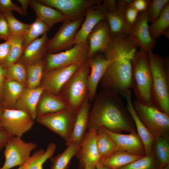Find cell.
Returning <instances> with one entry per match:
<instances>
[{"mask_svg": "<svg viewBox=\"0 0 169 169\" xmlns=\"http://www.w3.org/2000/svg\"><path fill=\"white\" fill-rule=\"evenodd\" d=\"M137 46L128 35L111 36L109 45L103 52L110 61L100 81L104 90L122 95L132 89V61Z\"/></svg>", "mask_w": 169, "mask_h": 169, "instance_id": "cell-1", "label": "cell"}, {"mask_svg": "<svg viewBox=\"0 0 169 169\" xmlns=\"http://www.w3.org/2000/svg\"><path fill=\"white\" fill-rule=\"evenodd\" d=\"M102 126L115 133L136 132L133 120L119 95L104 90L90 112L88 129L96 130Z\"/></svg>", "mask_w": 169, "mask_h": 169, "instance_id": "cell-2", "label": "cell"}, {"mask_svg": "<svg viewBox=\"0 0 169 169\" xmlns=\"http://www.w3.org/2000/svg\"><path fill=\"white\" fill-rule=\"evenodd\" d=\"M152 75L153 105L169 116V62L152 52L148 53Z\"/></svg>", "mask_w": 169, "mask_h": 169, "instance_id": "cell-3", "label": "cell"}, {"mask_svg": "<svg viewBox=\"0 0 169 169\" xmlns=\"http://www.w3.org/2000/svg\"><path fill=\"white\" fill-rule=\"evenodd\" d=\"M132 89L136 99L144 105H153L148 54L140 49L137 51L132 59Z\"/></svg>", "mask_w": 169, "mask_h": 169, "instance_id": "cell-4", "label": "cell"}, {"mask_svg": "<svg viewBox=\"0 0 169 169\" xmlns=\"http://www.w3.org/2000/svg\"><path fill=\"white\" fill-rule=\"evenodd\" d=\"M90 71L88 59L81 64L61 89L59 95L69 108L78 111L88 96L87 79Z\"/></svg>", "mask_w": 169, "mask_h": 169, "instance_id": "cell-5", "label": "cell"}, {"mask_svg": "<svg viewBox=\"0 0 169 169\" xmlns=\"http://www.w3.org/2000/svg\"><path fill=\"white\" fill-rule=\"evenodd\" d=\"M132 103L137 116L149 132L155 137H163L169 140V116L154 105H144L136 99Z\"/></svg>", "mask_w": 169, "mask_h": 169, "instance_id": "cell-6", "label": "cell"}, {"mask_svg": "<svg viewBox=\"0 0 169 169\" xmlns=\"http://www.w3.org/2000/svg\"><path fill=\"white\" fill-rule=\"evenodd\" d=\"M89 45L88 41L84 44H74L71 48L56 54L48 52L44 60V73L73 64H81L88 59Z\"/></svg>", "mask_w": 169, "mask_h": 169, "instance_id": "cell-7", "label": "cell"}, {"mask_svg": "<svg viewBox=\"0 0 169 169\" xmlns=\"http://www.w3.org/2000/svg\"><path fill=\"white\" fill-rule=\"evenodd\" d=\"M78 111L69 108L37 116V122L67 141L74 128Z\"/></svg>", "mask_w": 169, "mask_h": 169, "instance_id": "cell-8", "label": "cell"}, {"mask_svg": "<svg viewBox=\"0 0 169 169\" xmlns=\"http://www.w3.org/2000/svg\"><path fill=\"white\" fill-rule=\"evenodd\" d=\"M37 146V144L33 142H26L21 137L13 136L4 147L5 161L0 169H10L23 165L29 159L31 152Z\"/></svg>", "mask_w": 169, "mask_h": 169, "instance_id": "cell-9", "label": "cell"}, {"mask_svg": "<svg viewBox=\"0 0 169 169\" xmlns=\"http://www.w3.org/2000/svg\"><path fill=\"white\" fill-rule=\"evenodd\" d=\"M84 20V17H82L64 21L54 37L50 39L48 52L56 54L72 47L75 35Z\"/></svg>", "mask_w": 169, "mask_h": 169, "instance_id": "cell-10", "label": "cell"}, {"mask_svg": "<svg viewBox=\"0 0 169 169\" xmlns=\"http://www.w3.org/2000/svg\"><path fill=\"white\" fill-rule=\"evenodd\" d=\"M34 120L24 111L3 108L0 124L12 136L21 137L23 134L32 129Z\"/></svg>", "mask_w": 169, "mask_h": 169, "instance_id": "cell-11", "label": "cell"}, {"mask_svg": "<svg viewBox=\"0 0 169 169\" xmlns=\"http://www.w3.org/2000/svg\"><path fill=\"white\" fill-rule=\"evenodd\" d=\"M42 4L61 12L66 20L75 19L85 16L88 8L95 5L97 0H38Z\"/></svg>", "mask_w": 169, "mask_h": 169, "instance_id": "cell-12", "label": "cell"}, {"mask_svg": "<svg viewBox=\"0 0 169 169\" xmlns=\"http://www.w3.org/2000/svg\"><path fill=\"white\" fill-rule=\"evenodd\" d=\"M81 64L76 63L44 73L41 85L44 87V90L54 95H59L63 86Z\"/></svg>", "mask_w": 169, "mask_h": 169, "instance_id": "cell-13", "label": "cell"}, {"mask_svg": "<svg viewBox=\"0 0 169 169\" xmlns=\"http://www.w3.org/2000/svg\"><path fill=\"white\" fill-rule=\"evenodd\" d=\"M146 11L139 13L129 36L140 50L148 54L152 52L156 41L150 35Z\"/></svg>", "mask_w": 169, "mask_h": 169, "instance_id": "cell-14", "label": "cell"}, {"mask_svg": "<svg viewBox=\"0 0 169 169\" xmlns=\"http://www.w3.org/2000/svg\"><path fill=\"white\" fill-rule=\"evenodd\" d=\"M90 71L88 77V97L90 102L96 96L99 82L106 72L110 61L104 56L97 54L88 59Z\"/></svg>", "mask_w": 169, "mask_h": 169, "instance_id": "cell-15", "label": "cell"}, {"mask_svg": "<svg viewBox=\"0 0 169 169\" xmlns=\"http://www.w3.org/2000/svg\"><path fill=\"white\" fill-rule=\"evenodd\" d=\"M111 39L108 24L105 19L102 20L96 25L88 36V59L97 54L105 52Z\"/></svg>", "mask_w": 169, "mask_h": 169, "instance_id": "cell-16", "label": "cell"}, {"mask_svg": "<svg viewBox=\"0 0 169 169\" xmlns=\"http://www.w3.org/2000/svg\"><path fill=\"white\" fill-rule=\"evenodd\" d=\"M96 130H88L80 144V147L76 156L79 159V169H84L86 164L96 166L100 157L96 143Z\"/></svg>", "mask_w": 169, "mask_h": 169, "instance_id": "cell-17", "label": "cell"}, {"mask_svg": "<svg viewBox=\"0 0 169 169\" xmlns=\"http://www.w3.org/2000/svg\"><path fill=\"white\" fill-rule=\"evenodd\" d=\"M105 130L115 142V151H123L137 156L146 155L144 144L136 132L123 134L112 132L106 129Z\"/></svg>", "mask_w": 169, "mask_h": 169, "instance_id": "cell-18", "label": "cell"}, {"mask_svg": "<svg viewBox=\"0 0 169 169\" xmlns=\"http://www.w3.org/2000/svg\"><path fill=\"white\" fill-rule=\"evenodd\" d=\"M101 3L100 1L96 5L87 10L85 19L75 36L74 44L87 42L88 36L93 28L99 22L105 19L104 13L100 6Z\"/></svg>", "mask_w": 169, "mask_h": 169, "instance_id": "cell-19", "label": "cell"}, {"mask_svg": "<svg viewBox=\"0 0 169 169\" xmlns=\"http://www.w3.org/2000/svg\"><path fill=\"white\" fill-rule=\"evenodd\" d=\"M49 40L47 33L35 40L24 49L18 61L26 67L43 60L48 52Z\"/></svg>", "mask_w": 169, "mask_h": 169, "instance_id": "cell-20", "label": "cell"}, {"mask_svg": "<svg viewBox=\"0 0 169 169\" xmlns=\"http://www.w3.org/2000/svg\"><path fill=\"white\" fill-rule=\"evenodd\" d=\"M91 104L88 96L78 111L73 131L66 145L74 143L80 145L88 129Z\"/></svg>", "mask_w": 169, "mask_h": 169, "instance_id": "cell-21", "label": "cell"}, {"mask_svg": "<svg viewBox=\"0 0 169 169\" xmlns=\"http://www.w3.org/2000/svg\"><path fill=\"white\" fill-rule=\"evenodd\" d=\"M122 96L126 100L125 107L133 120L136 133L144 144L146 155L149 154L151 151L155 137L147 130L136 114L132 105L131 90L127 91Z\"/></svg>", "mask_w": 169, "mask_h": 169, "instance_id": "cell-22", "label": "cell"}, {"mask_svg": "<svg viewBox=\"0 0 169 169\" xmlns=\"http://www.w3.org/2000/svg\"><path fill=\"white\" fill-rule=\"evenodd\" d=\"M44 91V88L41 85L35 89L25 88L16 103L15 109L27 112L35 120L37 106Z\"/></svg>", "mask_w": 169, "mask_h": 169, "instance_id": "cell-23", "label": "cell"}, {"mask_svg": "<svg viewBox=\"0 0 169 169\" xmlns=\"http://www.w3.org/2000/svg\"><path fill=\"white\" fill-rule=\"evenodd\" d=\"M29 5L34 10L38 18L50 29L56 23L66 20L65 16L58 10L43 4L37 0H30Z\"/></svg>", "mask_w": 169, "mask_h": 169, "instance_id": "cell-24", "label": "cell"}, {"mask_svg": "<svg viewBox=\"0 0 169 169\" xmlns=\"http://www.w3.org/2000/svg\"><path fill=\"white\" fill-rule=\"evenodd\" d=\"M39 102L36 109L37 117L69 108L59 95H54L45 90L42 94Z\"/></svg>", "mask_w": 169, "mask_h": 169, "instance_id": "cell-25", "label": "cell"}, {"mask_svg": "<svg viewBox=\"0 0 169 169\" xmlns=\"http://www.w3.org/2000/svg\"><path fill=\"white\" fill-rule=\"evenodd\" d=\"M25 86L16 81L6 79L3 90L1 106L4 108L15 109L16 103Z\"/></svg>", "mask_w": 169, "mask_h": 169, "instance_id": "cell-26", "label": "cell"}, {"mask_svg": "<svg viewBox=\"0 0 169 169\" xmlns=\"http://www.w3.org/2000/svg\"><path fill=\"white\" fill-rule=\"evenodd\" d=\"M143 156L117 150L107 157L100 158L98 162L109 169H119Z\"/></svg>", "mask_w": 169, "mask_h": 169, "instance_id": "cell-27", "label": "cell"}, {"mask_svg": "<svg viewBox=\"0 0 169 169\" xmlns=\"http://www.w3.org/2000/svg\"><path fill=\"white\" fill-rule=\"evenodd\" d=\"M102 10L105 14V19L108 24L111 36L129 34L131 30L125 21L124 15L117 10L112 11Z\"/></svg>", "mask_w": 169, "mask_h": 169, "instance_id": "cell-28", "label": "cell"}, {"mask_svg": "<svg viewBox=\"0 0 169 169\" xmlns=\"http://www.w3.org/2000/svg\"><path fill=\"white\" fill-rule=\"evenodd\" d=\"M96 131V143L100 158L107 157L115 151V142L104 127H99Z\"/></svg>", "mask_w": 169, "mask_h": 169, "instance_id": "cell-29", "label": "cell"}, {"mask_svg": "<svg viewBox=\"0 0 169 169\" xmlns=\"http://www.w3.org/2000/svg\"><path fill=\"white\" fill-rule=\"evenodd\" d=\"M67 148L61 154L50 158L52 163L50 169H68L70 161L79 151L80 145L74 143L69 144Z\"/></svg>", "mask_w": 169, "mask_h": 169, "instance_id": "cell-30", "label": "cell"}, {"mask_svg": "<svg viewBox=\"0 0 169 169\" xmlns=\"http://www.w3.org/2000/svg\"><path fill=\"white\" fill-rule=\"evenodd\" d=\"M169 28V3L158 18L149 26V32L152 38L156 41L162 35H168Z\"/></svg>", "mask_w": 169, "mask_h": 169, "instance_id": "cell-31", "label": "cell"}, {"mask_svg": "<svg viewBox=\"0 0 169 169\" xmlns=\"http://www.w3.org/2000/svg\"><path fill=\"white\" fill-rule=\"evenodd\" d=\"M152 151L161 169L169 164V140L163 137H155Z\"/></svg>", "mask_w": 169, "mask_h": 169, "instance_id": "cell-32", "label": "cell"}, {"mask_svg": "<svg viewBox=\"0 0 169 169\" xmlns=\"http://www.w3.org/2000/svg\"><path fill=\"white\" fill-rule=\"evenodd\" d=\"M56 147L55 143L51 142L47 146L46 151L40 148L35 151L30 156L26 169H43V165L52 156Z\"/></svg>", "mask_w": 169, "mask_h": 169, "instance_id": "cell-33", "label": "cell"}, {"mask_svg": "<svg viewBox=\"0 0 169 169\" xmlns=\"http://www.w3.org/2000/svg\"><path fill=\"white\" fill-rule=\"evenodd\" d=\"M26 68L27 87L32 89L39 87L44 73L43 60L29 65Z\"/></svg>", "mask_w": 169, "mask_h": 169, "instance_id": "cell-34", "label": "cell"}, {"mask_svg": "<svg viewBox=\"0 0 169 169\" xmlns=\"http://www.w3.org/2000/svg\"><path fill=\"white\" fill-rule=\"evenodd\" d=\"M27 32L15 36L9 54L2 65L5 68L18 61L21 56L24 50L23 40Z\"/></svg>", "mask_w": 169, "mask_h": 169, "instance_id": "cell-35", "label": "cell"}, {"mask_svg": "<svg viewBox=\"0 0 169 169\" xmlns=\"http://www.w3.org/2000/svg\"><path fill=\"white\" fill-rule=\"evenodd\" d=\"M49 29L47 26L41 20L36 18L27 32L23 40L24 49L30 44L38 38L39 36L47 33Z\"/></svg>", "mask_w": 169, "mask_h": 169, "instance_id": "cell-36", "label": "cell"}, {"mask_svg": "<svg viewBox=\"0 0 169 169\" xmlns=\"http://www.w3.org/2000/svg\"><path fill=\"white\" fill-rule=\"evenodd\" d=\"M119 169H161L151 151L150 153Z\"/></svg>", "mask_w": 169, "mask_h": 169, "instance_id": "cell-37", "label": "cell"}, {"mask_svg": "<svg viewBox=\"0 0 169 169\" xmlns=\"http://www.w3.org/2000/svg\"><path fill=\"white\" fill-rule=\"evenodd\" d=\"M6 79L18 82L26 86L27 72L26 67L17 61L5 68Z\"/></svg>", "mask_w": 169, "mask_h": 169, "instance_id": "cell-38", "label": "cell"}, {"mask_svg": "<svg viewBox=\"0 0 169 169\" xmlns=\"http://www.w3.org/2000/svg\"><path fill=\"white\" fill-rule=\"evenodd\" d=\"M6 19L12 35H17L27 31L31 24L24 23L17 19L13 15L12 11L1 13Z\"/></svg>", "mask_w": 169, "mask_h": 169, "instance_id": "cell-39", "label": "cell"}, {"mask_svg": "<svg viewBox=\"0 0 169 169\" xmlns=\"http://www.w3.org/2000/svg\"><path fill=\"white\" fill-rule=\"evenodd\" d=\"M169 0H149L146 10L148 22L151 23L160 16Z\"/></svg>", "mask_w": 169, "mask_h": 169, "instance_id": "cell-40", "label": "cell"}, {"mask_svg": "<svg viewBox=\"0 0 169 169\" xmlns=\"http://www.w3.org/2000/svg\"><path fill=\"white\" fill-rule=\"evenodd\" d=\"M16 35H11L9 39L5 42L0 43V64L2 65L9 54Z\"/></svg>", "mask_w": 169, "mask_h": 169, "instance_id": "cell-41", "label": "cell"}, {"mask_svg": "<svg viewBox=\"0 0 169 169\" xmlns=\"http://www.w3.org/2000/svg\"><path fill=\"white\" fill-rule=\"evenodd\" d=\"M139 13L131 5V3L127 5L124 14L125 18L131 30Z\"/></svg>", "mask_w": 169, "mask_h": 169, "instance_id": "cell-42", "label": "cell"}, {"mask_svg": "<svg viewBox=\"0 0 169 169\" xmlns=\"http://www.w3.org/2000/svg\"><path fill=\"white\" fill-rule=\"evenodd\" d=\"M14 10L22 15H24L21 7L11 0H0V12L3 13Z\"/></svg>", "mask_w": 169, "mask_h": 169, "instance_id": "cell-43", "label": "cell"}, {"mask_svg": "<svg viewBox=\"0 0 169 169\" xmlns=\"http://www.w3.org/2000/svg\"><path fill=\"white\" fill-rule=\"evenodd\" d=\"M11 35L7 22L3 14L0 12V40L3 39L6 41Z\"/></svg>", "mask_w": 169, "mask_h": 169, "instance_id": "cell-44", "label": "cell"}, {"mask_svg": "<svg viewBox=\"0 0 169 169\" xmlns=\"http://www.w3.org/2000/svg\"><path fill=\"white\" fill-rule=\"evenodd\" d=\"M13 136L8 130L0 124V151Z\"/></svg>", "mask_w": 169, "mask_h": 169, "instance_id": "cell-45", "label": "cell"}, {"mask_svg": "<svg viewBox=\"0 0 169 169\" xmlns=\"http://www.w3.org/2000/svg\"><path fill=\"white\" fill-rule=\"evenodd\" d=\"M149 0H134L131 3V5L139 12L146 11Z\"/></svg>", "mask_w": 169, "mask_h": 169, "instance_id": "cell-46", "label": "cell"}, {"mask_svg": "<svg viewBox=\"0 0 169 169\" xmlns=\"http://www.w3.org/2000/svg\"><path fill=\"white\" fill-rule=\"evenodd\" d=\"M101 8L103 10L109 11H116L117 10L116 1L114 0H104L100 3Z\"/></svg>", "mask_w": 169, "mask_h": 169, "instance_id": "cell-47", "label": "cell"}, {"mask_svg": "<svg viewBox=\"0 0 169 169\" xmlns=\"http://www.w3.org/2000/svg\"><path fill=\"white\" fill-rule=\"evenodd\" d=\"M6 69L0 64V102L1 103L2 101L3 88L6 79Z\"/></svg>", "mask_w": 169, "mask_h": 169, "instance_id": "cell-48", "label": "cell"}, {"mask_svg": "<svg viewBox=\"0 0 169 169\" xmlns=\"http://www.w3.org/2000/svg\"><path fill=\"white\" fill-rule=\"evenodd\" d=\"M17 1L21 4L24 15H27V9L28 6L29 5L30 0H17Z\"/></svg>", "mask_w": 169, "mask_h": 169, "instance_id": "cell-49", "label": "cell"}, {"mask_svg": "<svg viewBox=\"0 0 169 169\" xmlns=\"http://www.w3.org/2000/svg\"><path fill=\"white\" fill-rule=\"evenodd\" d=\"M84 169H97L96 166L91 164H86Z\"/></svg>", "mask_w": 169, "mask_h": 169, "instance_id": "cell-50", "label": "cell"}, {"mask_svg": "<svg viewBox=\"0 0 169 169\" xmlns=\"http://www.w3.org/2000/svg\"><path fill=\"white\" fill-rule=\"evenodd\" d=\"M96 167L97 169H109L108 168L102 166L98 162L96 165Z\"/></svg>", "mask_w": 169, "mask_h": 169, "instance_id": "cell-51", "label": "cell"}, {"mask_svg": "<svg viewBox=\"0 0 169 169\" xmlns=\"http://www.w3.org/2000/svg\"><path fill=\"white\" fill-rule=\"evenodd\" d=\"M29 160L23 166H19L17 169H26L28 166Z\"/></svg>", "mask_w": 169, "mask_h": 169, "instance_id": "cell-52", "label": "cell"}, {"mask_svg": "<svg viewBox=\"0 0 169 169\" xmlns=\"http://www.w3.org/2000/svg\"><path fill=\"white\" fill-rule=\"evenodd\" d=\"M3 112V108L0 105V117Z\"/></svg>", "mask_w": 169, "mask_h": 169, "instance_id": "cell-53", "label": "cell"}, {"mask_svg": "<svg viewBox=\"0 0 169 169\" xmlns=\"http://www.w3.org/2000/svg\"><path fill=\"white\" fill-rule=\"evenodd\" d=\"M162 169H169V164L167 165L166 166Z\"/></svg>", "mask_w": 169, "mask_h": 169, "instance_id": "cell-54", "label": "cell"}]
</instances>
